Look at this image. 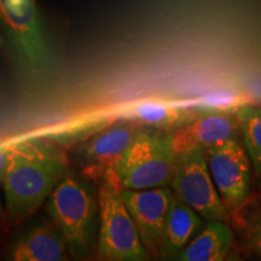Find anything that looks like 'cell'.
<instances>
[{
  "label": "cell",
  "mask_w": 261,
  "mask_h": 261,
  "mask_svg": "<svg viewBox=\"0 0 261 261\" xmlns=\"http://www.w3.org/2000/svg\"><path fill=\"white\" fill-rule=\"evenodd\" d=\"M240 97L230 93L212 94L196 104L194 110L200 116L207 113H223V112H236L237 108L242 106Z\"/></svg>",
  "instance_id": "obj_17"
},
{
  "label": "cell",
  "mask_w": 261,
  "mask_h": 261,
  "mask_svg": "<svg viewBox=\"0 0 261 261\" xmlns=\"http://www.w3.org/2000/svg\"><path fill=\"white\" fill-rule=\"evenodd\" d=\"M97 210L92 191L70 174H65L48 196L47 213L75 257L89 253Z\"/></svg>",
  "instance_id": "obj_3"
},
{
  "label": "cell",
  "mask_w": 261,
  "mask_h": 261,
  "mask_svg": "<svg viewBox=\"0 0 261 261\" xmlns=\"http://www.w3.org/2000/svg\"><path fill=\"white\" fill-rule=\"evenodd\" d=\"M145 127L135 122H122L100 130L77 150V158L91 178H103L121 162Z\"/></svg>",
  "instance_id": "obj_9"
},
{
  "label": "cell",
  "mask_w": 261,
  "mask_h": 261,
  "mask_svg": "<svg viewBox=\"0 0 261 261\" xmlns=\"http://www.w3.org/2000/svg\"><path fill=\"white\" fill-rule=\"evenodd\" d=\"M67 244L58 228L50 225L35 227L12 248L14 261H61L67 259Z\"/></svg>",
  "instance_id": "obj_13"
},
{
  "label": "cell",
  "mask_w": 261,
  "mask_h": 261,
  "mask_svg": "<svg viewBox=\"0 0 261 261\" xmlns=\"http://www.w3.org/2000/svg\"><path fill=\"white\" fill-rule=\"evenodd\" d=\"M177 159L169 130L145 128L104 180L120 190L168 187L174 177Z\"/></svg>",
  "instance_id": "obj_2"
},
{
  "label": "cell",
  "mask_w": 261,
  "mask_h": 261,
  "mask_svg": "<svg viewBox=\"0 0 261 261\" xmlns=\"http://www.w3.org/2000/svg\"><path fill=\"white\" fill-rule=\"evenodd\" d=\"M0 27L22 70L33 76L47 70L50 47L34 0H0Z\"/></svg>",
  "instance_id": "obj_5"
},
{
  "label": "cell",
  "mask_w": 261,
  "mask_h": 261,
  "mask_svg": "<svg viewBox=\"0 0 261 261\" xmlns=\"http://www.w3.org/2000/svg\"><path fill=\"white\" fill-rule=\"evenodd\" d=\"M177 155L194 149L207 150L231 139H238L241 129L236 112L207 113L188 125L169 130Z\"/></svg>",
  "instance_id": "obj_10"
},
{
  "label": "cell",
  "mask_w": 261,
  "mask_h": 261,
  "mask_svg": "<svg viewBox=\"0 0 261 261\" xmlns=\"http://www.w3.org/2000/svg\"><path fill=\"white\" fill-rule=\"evenodd\" d=\"M208 168L228 213L247 200L250 190V161L238 139L203 150Z\"/></svg>",
  "instance_id": "obj_7"
},
{
  "label": "cell",
  "mask_w": 261,
  "mask_h": 261,
  "mask_svg": "<svg viewBox=\"0 0 261 261\" xmlns=\"http://www.w3.org/2000/svg\"><path fill=\"white\" fill-rule=\"evenodd\" d=\"M8 146L9 144L0 145V190H2V178H3V171H4L6 152H8ZM0 200H2V198H0Z\"/></svg>",
  "instance_id": "obj_18"
},
{
  "label": "cell",
  "mask_w": 261,
  "mask_h": 261,
  "mask_svg": "<svg viewBox=\"0 0 261 261\" xmlns=\"http://www.w3.org/2000/svg\"><path fill=\"white\" fill-rule=\"evenodd\" d=\"M143 244L149 254L160 256L163 231L174 192L167 187L120 190Z\"/></svg>",
  "instance_id": "obj_8"
},
{
  "label": "cell",
  "mask_w": 261,
  "mask_h": 261,
  "mask_svg": "<svg viewBox=\"0 0 261 261\" xmlns=\"http://www.w3.org/2000/svg\"><path fill=\"white\" fill-rule=\"evenodd\" d=\"M194 109L174 106L167 102L145 100L123 108L117 117L126 121L152 127L155 129L173 130L188 125L197 117Z\"/></svg>",
  "instance_id": "obj_12"
},
{
  "label": "cell",
  "mask_w": 261,
  "mask_h": 261,
  "mask_svg": "<svg viewBox=\"0 0 261 261\" xmlns=\"http://www.w3.org/2000/svg\"><path fill=\"white\" fill-rule=\"evenodd\" d=\"M172 189L207 221L226 220L228 212L221 201L212 178L203 150L194 149L178 155Z\"/></svg>",
  "instance_id": "obj_6"
},
{
  "label": "cell",
  "mask_w": 261,
  "mask_h": 261,
  "mask_svg": "<svg viewBox=\"0 0 261 261\" xmlns=\"http://www.w3.org/2000/svg\"><path fill=\"white\" fill-rule=\"evenodd\" d=\"M202 228L203 223L200 215L174 195L166 220L160 256L177 260L192 237Z\"/></svg>",
  "instance_id": "obj_11"
},
{
  "label": "cell",
  "mask_w": 261,
  "mask_h": 261,
  "mask_svg": "<svg viewBox=\"0 0 261 261\" xmlns=\"http://www.w3.org/2000/svg\"><path fill=\"white\" fill-rule=\"evenodd\" d=\"M99 212L98 257L108 261H143L149 253L122 200L120 189L103 180L97 194Z\"/></svg>",
  "instance_id": "obj_4"
},
{
  "label": "cell",
  "mask_w": 261,
  "mask_h": 261,
  "mask_svg": "<svg viewBox=\"0 0 261 261\" xmlns=\"http://www.w3.org/2000/svg\"><path fill=\"white\" fill-rule=\"evenodd\" d=\"M67 174V159L57 146L38 138L9 143L2 188L15 219L37 212Z\"/></svg>",
  "instance_id": "obj_1"
},
{
  "label": "cell",
  "mask_w": 261,
  "mask_h": 261,
  "mask_svg": "<svg viewBox=\"0 0 261 261\" xmlns=\"http://www.w3.org/2000/svg\"><path fill=\"white\" fill-rule=\"evenodd\" d=\"M244 145L261 180V107L246 104L236 110Z\"/></svg>",
  "instance_id": "obj_16"
},
{
  "label": "cell",
  "mask_w": 261,
  "mask_h": 261,
  "mask_svg": "<svg viewBox=\"0 0 261 261\" xmlns=\"http://www.w3.org/2000/svg\"><path fill=\"white\" fill-rule=\"evenodd\" d=\"M233 244V232L225 220H212L188 243L177 260L221 261Z\"/></svg>",
  "instance_id": "obj_14"
},
{
  "label": "cell",
  "mask_w": 261,
  "mask_h": 261,
  "mask_svg": "<svg viewBox=\"0 0 261 261\" xmlns=\"http://www.w3.org/2000/svg\"><path fill=\"white\" fill-rule=\"evenodd\" d=\"M227 217L231 218V225L236 230L243 249L261 257V195L248 196Z\"/></svg>",
  "instance_id": "obj_15"
}]
</instances>
